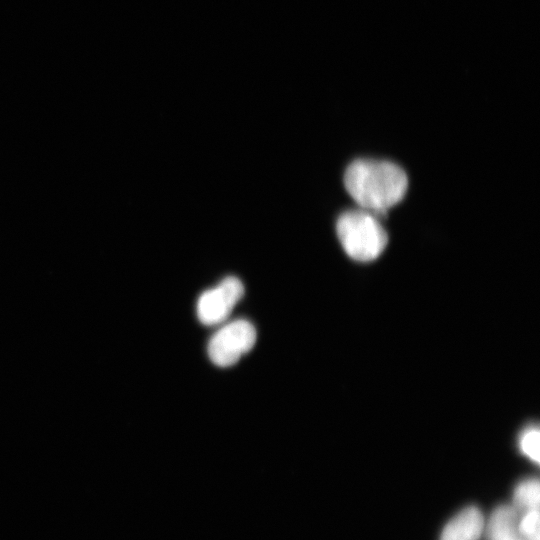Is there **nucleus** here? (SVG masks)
<instances>
[{
    "mask_svg": "<svg viewBox=\"0 0 540 540\" xmlns=\"http://www.w3.org/2000/svg\"><path fill=\"white\" fill-rule=\"evenodd\" d=\"M344 185L361 209L379 217L403 199L408 179L404 170L395 163L357 159L347 167Z\"/></svg>",
    "mask_w": 540,
    "mask_h": 540,
    "instance_id": "f257e3e1",
    "label": "nucleus"
},
{
    "mask_svg": "<svg viewBox=\"0 0 540 540\" xmlns=\"http://www.w3.org/2000/svg\"><path fill=\"white\" fill-rule=\"evenodd\" d=\"M336 233L346 254L358 262L375 260L388 242L379 218L361 208L342 213L336 222Z\"/></svg>",
    "mask_w": 540,
    "mask_h": 540,
    "instance_id": "f03ea898",
    "label": "nucleus"
},
{
    "mask_svg": "<svg viewBox=\"0 0 540 540\" xmlns=\"http://www.w3.org/2000/svg\"><path fill=\"white\" fill-rule=\"evenodd\" d=\"M256 330L245 319L224 324L208 342V356L219 367H229L248 353L256 342Z\"/></svg>",
    "mask_w": 540,
    "mask_h": 540,
    "instance_id": "7ed1b4c3",
    "label": "nucleus"
},
{
    "mask_svg": "<svg viewBox=\"0 0 540 540\" xmlns=\"http://www.w3.org/2000/svg\"><path fill=\"white\" fill-rule=\"evenodd\" d=\"M244 294L242 282L229 276L216 286L204 291L197 301V317L207 326L225 322Z\"/></svg>",
    "mask_w": 540,
    "mask_h": 540,
    "instance_id": "20e7f679",
    "label": "nucleus"
},
{
    "mask_svg": "<svg viewBox=\"0 0 540 540\" xmlns=\"http://www.w3.org/2000/svg\"><path fill=\"white\" fill-rule=\"evenodd\" d=\"M483 527L480 510L474 506L467 507L448 522L440 540H479Z\"/></svg>",
    "mask_w": 540,
    "mask_h": 540,
    "instance_id": "39448f33",
    "label": "nucleus"
},
{
    "mask_svg": "<svg viewBox=\"0 0 540 540\" xmlns=\"http://www.w3.org/2000/svg\"><path fill=\"white\" fill-rule=\"evenodd\" d=\"M488 540H517L516 512L507 505L499 506L492 513L487 525Z\"/></svg>",
    "mask_w": 540,
    "mask_h": 540,
    "instance_id": "423d86ee",
    "label": "nucleus"
},
{
    "mask_svg": "<svg viewBox=\"0 0 540 540\" xmlns=\"http://www.w3.org/2000/svg\"><path fill=\"white\" fill-rule=\"evenodd\" d=\"M540 498L539 481L529 478L521 481L515 488L514 501L521 508L528 510L538 509Z\"/></svg>",
    "mask_w": 540,
    "mask_h": 540,
    "instance_id": "0eeeda50",
    "label": "nucleus"
},
{
    "mask_svg": "<svg viewBox=\"0 0 540 540\" xmlns=\"http://www.w3.org/2000/svg\"><path fill=\"white\" fill-rule=\"evenodd\" d=\"M539 439L540 432L537 425H528L518 437L519 450L535 463L539 462Z\"/></svg>",
    "mask_w": 540,
    "mask_h": 540,
    "instance_id": "6e6552de",
    "label": "nucleus"
},
{
    "mask_svg": "<svg viewBox=\"0 0 540 540\" xmlns=\"http://www.w3.org/2000/svg\"><path fill=\"white\" fill-rule=\"evenodd\" d=\"M519 533L527 540H539V511L528 510L518 525Z\"/></svg>",
    "mask_w": 540,
    "mask_h": 540,
    "instance_id": "1a4fd4ad",
    "label": "nucleus"
},
{
    "mask_svg": "<svg viewBox=\"0 0 540 540\" xmlns=\"http://www.w3.org/2000/svg\"><path fill=\"white\" fill-rule=\"evenodd\" d=\"M518 540V539H517Z\"/></svg>",
    "mask_w": 540,
    "mask_h": 540,
    "instance_id": "9d476101",
    "label": "nucleus"
}]
</instances>
